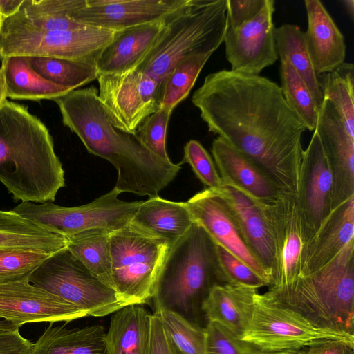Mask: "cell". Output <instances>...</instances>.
Listing matches in <instances>:
<instances>
[{
    "mask_svg": "<svg viewBox=\"0 0 354 354\" xmlns=\"http://www.w3.org/2000/svg\"><path fill=\"white\" fill-rule=\"evenodd\" d=\"M333 180L332 210L354 196V138L333 104L324 98L315 129Z\"/></svg>",
    "mask_w": 354,
    "mask_h": 354,
    "instance_id": "e0dca14e",
    "label": "cell"
},
{
    "mask_svg": "<svg viewBox=\"0 0 354 354\" xmlns=\"http://www.w3.org/2000/svg\"><path fill=\"white\" fill-rule=\"evenodd\" d=\"M4 321H5V320H3V319H0V324H1V323H2V322H3Z\"/></svg>",
    "mask_w": 354,
    "mask_h": 354,
    "instance_id": "11a10c76",
    "label": "cell"
},
{
    "mask_svg": "<svg viewBox=\"0 0 354 354\" xmlns=\"http://www.w3.org/2000/svg\"><path fill=\"white\" fill-rule=\"evenodd\" d=\"M186 204L194 223L202 227L216 245L252 268L270 287L272 286V279L245 245L222 201L211 189L196 194Z\"/></svg>",
    "mask_w": 354,
    "mask_h": 354,
    "instance_id": "ffe728a7",
    "label": "cell"
},
{
    "mask_svg": "<svg viewBox=\"0 0 354 354\" xmlns=\"http://www.w3.org/2000/svg\"><path fill=\"white\" fill-rule=\"evenodd\" d=\"M7 100L3 83L1 79V77L0 75V106L2 105V104Z\"/></svg>",
    "mask_w": 354,
    "mask_h": 354,
    "instance_id": "816d5d0a",
    "label": "cell"
},
{
    "mask_svg": "<svg viewBox=\"0 0 354 354\" xmlns=\"http://www.w3.org/2000/svg\"><path fill=\"white\" fill-rule=\"evenodd\" d=\"M281 89L283 97L306 129L315 130L319 108L305 82L289 62L281 60Z\"/></svg>",
    "mask_w": 354,
    "mask_h": 354,
    "instance_id": "d590c367",
    "label": "cell"
},
{
    "mask_svg": "<svg viewBox=\"0 0 354 354\" xmlns=\"http://www.w3.org/2000/svg\"><path fill=\"white\" fill-rule=\"evenodd\" d=\"M308 27L306 46L317 75L333 71L344 62V37L319 0H305Z\"/></svg>",
    "mask_w": 354,
    "mask_h": 354,
    "instance_id": "7402d4cb",
    "label": "cell"
},
{
    "mask_svg": "<svg viewBox=\"0 0 354 354\" xmlns=\"http://www.w3.org/2000/svg\"><path fill=\"white\" fill-rule=\"evenodd\" d=\"M163 24L160 21L115 31L111 41L96 59L99 75L133 70L149 51Z\"/></svg>",
    "mask_w": 354,
    "mask_h": 354,
    "instance_id": "cb8c5ba5",
    "label": "cell"
},
{
    "mask_svg": "<svg viewBox=\"0 0 354 354\" xmlns=\"http://www.w3.org/2000/svg\"><path fill=\"white\" fill-rule=\"evenodd\" d=\"M113 188L80 206L63 207L53 202H21L12 211L37 226L65 238L91 229L118 230L131 222L141 201L120 200Z\"/></svg>",
    "mask_w": 354,
    "mask_h": 354,
    "instance_id": "30bf717a",
    "label": "cell"
},
{
    "mask_svg": "<svg viewBox=\"0 0 354 354\" xmlns=\"http://www.w3.org/2000/svg\"><path fill=\"white\" fill-rule=\"evenodd\" d=\"M188 163L197 178L209 189L223 186V183L214 162L203 146L196 140H191L184 147L181 164Z\"/></svg>",
    "mask_w": 354,
    "mask_h": 354,
    "instance_id": "7bdbcfd3",
    "label": "cell"
},
{
    "mask_svg": "<svg viewBox=\"0 0 354 354\" xmlns=\"http://www.w3.org/2000/svg\"><path fill=\"white\" fill-rule=\"evenodd\" d=\"M228 28L227 0H185L164 19L154 44L136 68L161 87L183 59L209 55L224 41Z\"/></svg>",
    "mask_w": 354,
    "mask_h": 354,
    "instance_id": "8992f818",
    "label": "cell"
},
{
    "mask_svg": "<svg viewBox=\"0 0 354 354\" xmlns=\"http://www.w3.org/2000/svg\"><path fill=\"white\" fill-rule=\"evenodd\" d=\"M33 343L22 337L19 328L4 321L0 324V354H30Z\"/></svg>",
    "mask_w": 354,
    "mask_h": 354,
    "instance_id": "ee69618b",
    "label": "cell"
},
{
    "mask_svg": "<svg viewBox=\"0 0 354 354\" xmlns=\"http://www.w3.org/2000/svg\"><path fill=\"white\" fill-rule=\"evenodd\" d=\"M67 239L49 232L12 211L0 210V249L53 254Z\"/></svg>",
    "mask_w": 354,
    "mask_h": 354,
    "instance_id": "f546056e",
    "label": "cell"
},
{
    "mask_svg": "<svg viewBox=\"0 0 354 354\" xmlns=\"http://www.w3.org/2000/svg\"><path fill=\"white\" fill-rule=\"evenodd\" d=\"M112 232L91 229L67 238V249L100 281L114 289L110 250Z\"/></svg>",
    "mask_w": 354,
    "mask_h": 354,
    "instance_id": "4dcf8cb0",
    "label": "cell"
},
{
    "mask_svg": "<svg viewBox=\"0 0 354 354\" xmlns=\"http://www.w3.org/2000/svg\"><path fill=\"white\" fill-rule=\"evenodd\" d=\"M304 349V354H354V341L324 338L315 341Z\"/></svg>",
    "mask_w": 354,
    "mask_h": 354,
    "instance_id": "bcb514c9",
    "label": "cell"
},
{
    "mask_svg": "<svg viewBox=\"0 0 354 354\" xmlns=\"http://www.w3.org/2000/svg\"><path fill=\"white\" fill-rule=\"evenodd\" d=\"M158 313L170 354H205V328L190 323L174 312Z\"/></svg>",
    "mask_w": 354,
    "mask_h": 354,
    "instance_id": "8d00e7d4",
    "label": "cell"
},
{
    "mask_svg": "<svg viewBox=\"0 0 354 354\" xmlns=\"http://www.w3.org/2000/svg\"><path fill=\"white\" fill-rule=\"evenodd\" d=\"M98 97L115 128L136 134L138 127L160 104V86L142 71L100 74Z\"/></svg>",
    "mask_w": 354,
    "mask_h": 354,
    "instance_id": "7c38bea8",
    "label": "cell"
},
{
    "mask_svg": "<svg viewBox=\"0 0 354 354\" xmlns=\"http://www.w3.org/2000/svg\"><path fill=\"white\" fill-rule=\"evenodd\" d=\"M215 165L223 186L232 187L261 203L273 201L279 189L250 158L219 137L211 147Z\"/></svg>",
    "mask_w": 354,
    "mask_h": 354,
    "instance_id": "44dd1931",
    "label": "cell"
},
{
    "mask_svg": "<svg viewBox=\"0 0 354 354\" xmlns=\"http://www.w3.org/2000/svg\"><path fill=\"white\" fill-rule=\"evenodd\" d=\"M32 68L55 84L71 90L97 79L95 62L44 57H26Z\"/></svg>",
    "mask_w": 354,
    "mask_h": 354,
    "instance_id": "836d02e7",
    "label": "cell"
},
{
    "mask_svg": "<svg viewBox=\"0 0 354 354\" xmlns=\"http://www.w3.org/2000/svg\"><path fill=\"white\" fill-rule=\"evenodd\" d=\"M339 2L342 3L347 14L350 17L352 21L354 19V1L353 0H340Z\"/></svg>",
    "mask_w": 354,
    "mask_h": 354,
    "instance_id": "f907efd6",
    "label": "cell"
},
{
    "mask_svg": "<svg viewBox=\"0 0 354 354\" xmlns=\"http://www.w3.org/2000/svg\"><path fill=\"white\" fill-rule=\"evenodd\" d=\"M258 289L229 283L216 285L202 306L207 322L223 325L243 337L251 319Z\"/></svg>",
    "mask_w": 354,
    "mask_h": 354,
    "instance_id": "d4e9b609",
    "label": "cell"
},
{
    "mask_svg": "<svg viewBox=\"0 0 354 354\" xmlns=\"http://www.w3.org/2000/svg\"><path fill=\"white\" fill-rule=\"evenodd\" d=\"M172 110L160 107L148 116L136 134L149 151L161 159L170 162L165 147L166 131Z\"/></svg>",
    "mask_w": 354,
    "mask_h": 354,
    "instance_id": "f35d334b",
    "label": "cell"
},
{
    "mask_svg": "<svg viewBox=\"0 0 354 354\" xmlns=\"http://www.w3.org/2000/svg\"><path fill=\"white\" fill-rule=\"evenodd\" d=\"M274 3L266 0L254 18L237 28H227L223 42L231 71L259 75L277 60L273 23Z\"/></svg>",
    "mask_w": 354,
    "mask_h": 354,
    "instance_id": "5bb4252c",
    "label": "cell"
},
{
    "mask_svg": "<svg viewBox=\"0 0 354 354\" xmlns=\"http://www.w3.org/2000/svg\"><path fill=\"white\" fill-rule=\"evenodd\" d=\"M192 102L209 132L253 161L280 191L297 194L306 129L278 84L223 69L205 77Z\"/></svg>",
    "mask_w": 354,
    "mask_h": 354,
    "instance_id": "6da1fadb",
    "label": "cell"
},
{
    "mask_svg": "<svg viewBox=\"0 0 354 354\" xmlns=\"http://www.w3.org/2000/svg\"><path fill=\"white\" fill-rule=\"evenodd\" d=\"M305 349H287L281 351H260L257 350L254 354H304Z\"/></svg>",
    "mask_w": 354,
    "mask_h": 354,
    "instance_id": "681fc988",
    "label": "cell"
},
{
    "mask_svg": "<svg viewBox=\"0 0 354 354\" xmlns=\"http://www.w3.org/2000/svg\"><path fill=\"white\" fill-rule=\"evenodd\" d=\"M54 101L63 124L78 136L87 151L116 169L114 188L120 193L157 196L180 171V162L161 159L143 145L136 134L115 128L95 86L74 89Z\"/></svg>",
    "mask_w": 354,
    "mask_h": 354,
    "instance_id": "7a4b0ae2",
    "label": "cell"
},
{
    "mask_svg": "<svg viewBox=\"0 0 354 354\" xmlns=\"http://www.w3.org/2000/svg\"><path fill=\"white\" fill-rule=\"evenodd\" d=\"M28 279L87 316L103 317L131 305L97 279L67 248L49 255Z\"/></svg>",
    "mask_w": 354,
    "mask_h": 354,
    "instance_id": "9c48e42d",
    "label": "cell"
},
{
    "mask_svg": "<svg viewBox=\"0 0 354 354\" xmlns=\"http://www.w3.org/2000/svg\"><path fill=\"white\" fill-rule=\"evenodd\" d=\"M73 304L27 279L0 283V319L19 328L31 322H66L86 317Z\"/></svg>",
    "mask_w": 354,
    "mask_h": 354,
    "instance_id": "2e32d148",
    "label": "cell"
},
{
    "mask_svg": "<svg viewBox=\"0 0 354 354\" xmlns=\"http://www.w3.org/2000/svg\"><path fill=\"white\" fill-rule=\"evenodd\" d=\"M49 255L42 252L0 249V277L13 280L27 279Z\"/></svg>",
    "mask_w": 354,
    "mask_h": 354,
    "instance_id": "b9f144b4",
    "label": "cell"
},
{
    "mask_svg": "<svg viewBox=\"0 0 354 354\" xmlns=\"http://www.w3.org/2000/svg\"><path fill=\"white\" fill-rule=\"evenodd\" d=\"M354 241V196L333 209L308 245L299 276L317 271Z\"/></svg>",
    "mask_w": 354,
    "mask_h": 354,
    "instance_id": "603a6c76",
    "label": "cell"
},
{
    "mask_svg": "<svg viewBox=\"0 0 354 354\" xmlns=\"http://www.w3.org/2000/svg\"><path fill=\"white\" fill-rule=\"evenodd\" d=\"M260 203L277 250L278 268L272 286H286L300 275L306 248L297 196L279 191L273 201Z\"/></svg>",
    "mask_w": 354,
    "mask_h": 354,
    "instance_id": "4fadbf2b",
    "label": "cell"
},
{
    "mask_svg": "<svg viewBox=\"0 0 354 354\" xmlns=\"http://www.w3.org/2000/svg\"><path fill=\"white\" fill-rule=\"evenodd\" d=\"M216 251L224 283L255 289L264 286L270 287L268 283L252 268L216 244Z\"/></svg>",
    "mask_w": 354,
    "mask_h": 354,
    "instance_id": "ab89813d",
    "label": "cell"
},
{
    "mask_svg": "<svg viewBox=\"0 0 354 354\" xmlns=\"http://www.w3.org/2000/svg\"><path fill=\"white\" fill-rule=\"evenodd\" d=\"M170 245L132 222L111 233L112 278L122 299L140 305L151 300Z\"/></svg>",
    "mask_w": 354,
    "mask_h": 354,
    "instance_id": "52a82bcc",
    "label": "cell"
},
{
    "mask_svg": "<svg viewBox=\"0 0 354 354\" xmlns=\"http://www.w3.org/2000/svg\"><path fill=\"white\" fill-rule=\"evenodd\" d=\"M12 281H15V280L8 279V278H5V277H0V283H4V282Z\"/></svg>",
    "mask_w": 354,
    "mask_h": 354,
    "instance_id": "f5cc1de1",
    "label": "cell"
},
{
    "mask_svg": "<svg viewBox=\"0 0 354 354\" xmlns=\"http://www.w3.org/2000/svg\"><path fill=\"white\" fill-rule=\"evenodd\" d=\"M211 189L222 201L244 243L270 277L273 286L278 268L277 250L260 202L230 187Z\"/></svg>",
    "mask_w": 354,
    "mask_h": 354,
    "instance_id": "ac0fdd59",
    "label": "cell"
},
{
    "mask_svg": "<svg viewBox=\"0 0 354 354\" xmlns=\"http://www.w3.org/2000/svg\"><path fill=\"white\" fill-rule=\"evenodd\" d=\"M323 97L339 113L350 135L354 138V65L344 62L333 71L318 75Z\"/></svg>",
    "mask_w": 354,
    "mask_h": 354,
    "instance_id": "e575fe53",
    "label": "cell"
},
{
    "mask_svg": "<svg viewBox=\"0 0 354 354\" xmlns=\"http://www.w3.org/2000/svg\"><path fill=\"white\" fill-rule=\"evenodd\" d=\"M86 0H23L18 11L33 26L48 30L71 31L88 26L72 15L85 6Z\"/></svg>",
    "mask_w": 354,
    "mask_h": 354,
    "instance_id": "d6a6232c",
    "label": "cell"
},
{
    "mask_svg": "<svg viewBox=\"0 0 354 354\" xmlns=\"http://www.w3.org/2000/svg\"><path fill=\"white\" fill-rule=\"evenodd\" d=\"M221 284L224 282L216 244L202 227L193 223L170 246L151 300L155 312H174L205 328L203 304L212 288Z\"/></svg>",
    "mask_w": 354,
    "mask_h": 354,
    "instance_id": "277c9868",
    "label": "cell"
},
{
    "mask_svg": "<svg viewBox=\"0 0 354 354\" xmlns=\"http://www.w3.org/2000/svg\"><path fill=\"white\" fill-rule=\"evenodd\" d=\"M149 354H170L158 313L151 315V338Z\"/></svg>",
    "mask_w": 354,
    "mask_h": 354,
    "instance_id": "7dc6e473",
    "label": "cell"
},
{
    "mask_svg": "<svg viewBox=\"0 0 354 354\" xmlns=\"http://www.w3.org/2000/svg\"><path fill=\"white\" fill-rule=\"evenodd\" d=\"M266 0H227L228 28H235L254 18Z\"/></svg>",
    "mask_w": 354,
    "mask_h": 354,
    "instance_id": "f6af8a7d",
    "label": "cell"
},
{
    "mask_svg": "<svg viewBox=\"0 0 354 354\" xmlns=\"http://www.w3.org/2000/svg\"><path fill=\"white\" fill-rule=\"evenodd\" d=\"M114 33L92 26L71 31L42 29L28 22L17 10L3 19L0 60L10 56H24L95 62Z\"/></svg>",
    "mask_w": 354,
    "mask_h": 354,
    "instance_id": "ba28073f",
    "label": "cell"
},
{
    "mask_svg": "<svg viewBox=\"0 0 354 354\" xmlns=\"http://www.w3.org/2000/svg\"><path fill=\"white\" fill-rule=\"evenodd\" d=\"M1 61L0 75L6 97L54 100L73 91L43 78L32 68L26 57L10 56Z\"/></svg>",
    "mask_w": 354,
    "mask_h": 354,
    "instance_id": "f1b7e54d",
    "label": "cell"
},
{
    "mask_svg": "<svg viewBox=\"0 0 354 354\" xmlns=\"http://www.w3.org/2000/svg\"><path fill=\"white\" fill-rule=\"evenodd\" d=\"M30 354H109L106 332L102 325L68 329L50 323Z\"/></svg>",
    "mask_w": 354,
    "mask_h": 354,
    "instance_id": "4316f807",
    "label": "cell"
},
{
    "mask_svg": "<svg viewBox=\"0 0 354 354\" xmlns=\"http://www.w3.org/2000/svg\"><path fill=\"white\" fill-rule=\"evenodd\" d=\"M0 182L14 200L53 202L65 185L64 171L46 125L26 106H0Z\"/></svg>",
    "mask_w": 354,
    "mask_h": 354,
    "instance_id": "3957f363",
    "label": "cell"
},
{
    "mask_svg": "<svg viewBox=\"0 0 354 354\" xmlns=\"http://www.w3.org/2000/svg\"><path fill=\"white\" fill-rule=\"evenodd\" d=\"M324 338L354 337L316 327L299 313L257 293L249 325L242 339L260 351L304 348Z\"/></svg>",
    "mask_w": 354,
    "mask_h": 354,
    "instance_id": "8fae6325",
    "label": "cell"
},
{
    "mask_svg": "<svg viewBox=\"0 0 354 354\" xmlns=\"http://www.w3.org/2000/svg\"><path fill=\"white\" fill-rule=\"evenodd\" d=\"M333 189V175L319 137L314 131L307 148L304 150L297 192L303 222L305 251L332 212Z\"/></svg>",
    "mask_w": 354,
    "mask_h": 354,
    "instance_id": "9a60e30c",
    "label": "cell"
},
{
    "mask_svg": "<svg viewBox=\"0 0 354 354\" xmlns=\"http://www.w3.org/2000/svg\"><path fill=\"white\" fill-rule=\"evenodd\" d=\"M3 19V17L0 14V28H1Z\"/></svg>",
    "mask_w": 354,
    "mask_h": 354,
    "instance_id": "db71d44e",
    "label": "cell"
},
{
    "mask_svg": "<svg viewBox=\"0 0 354 354\" xmlns=\"http://www.w3.org/2000/svg\"><path fill=\"white\" fill-rule=\"evenodd\" d=\"M185 0H86L72 18L88 26L119 31L160 21Z\"/></svg>",
    "mask_w": 354,
    "mask_h": 354,
    "instance_id": "d6986e66",
    "label": "cell"
},
{
    "mask_svg": "<svg viewBox=\"0 0 354 354\" xmlns=\"http://www.w3.org/2000/svg\"><path fill=\"white\" fill-rule=\"evenodd\" d=\"M3 323V322H2Z\"/></svg>",
    "mask_w": 354,
    "mask_h": 354,
    "instance_id": "9f6ffc18",
    "label": "cell"
},
{
    "mask_svg": "<svg viewBox=\"0 0 354 354\" xmlns=\"http://www.w3.org/2000/svg\"><path fill=\"white\" fill-rule=\"evenodd\" d=\"M354 241L325 266L263 295L317 328L354 337Z\"/></svg>",
    "mask_w": 354,
    "mask_h": 354,
    "instance_id": "5b68a950",
    "label": "cell"
},
{
    "mask_svg": "<svg viewBox=\"0 0 354 354\" xmlns=\"http://www.w3.org/2000/svg\"><path fill=\"white\" fill-rule=\"evenodd\" d=\"M23 0H0V14L7 17L15 13Z\"/></svg>",
    "mask_w": 354,
    "mask_h": 354,
    "instance_id": "c3c4849f",
    "label": "cell"
},
{
    "mask_svg": "<svg viewBox=\"0 0 354 354\" xmlns=\"http://www.w3.org/2000/svg\"><path fill=\"white\" fill-rule=\"evenodd\" d=\"M205 354H254L258 350L215 322L205 327Z\"/></svg>",
    "mask_w": 354,
    "mask_h": 354,
    "instance_id": "60d3db41",
    "label": "cell"
},
{
    "mask_svg": "<svg viewBox=\"0 0 354 354\" xmlns=\"http://www.w3.org/2000/svg\"><path fill=\"white\" fill-rule=\"evenodd\" d=\"M151 327V314L140 304L114 312L106 333L109 354H149Z\"/></svg>",
    "mask_w": 354,
    "mask_h": 354,
    "instance_id": "484cf974",
    "label": "cell"
},
{
    "mask_svg": "<svg viewBox=\"0 0 354 354\" xmlns=\"http://www.w3.org/2000/svg\"><path fill=\"white\" fill-rule=\"evenodd\" d=\"M276 48L280 60L285 59L293 67L311 93L318 108L324 97L316 74L308 55L304 32L295 24H285L275 28Z\"/></svg>",
    "mask_w": 354,
    "mask_h": 354,
    "instance_id": "1f68e13d",
    "label": "cell"
},
{
    "mask_svg": "<svg viewBox=\"0 0 354 354\" xmlns=\"http://www.w3.org/2000/svg\"><path fill=\"white\" fill-rule=\"evenodd\" d=\"M131 222L166 239L171 245L194 223L186 202L167 201L158 196L141 201Z\"/></svg>",
    "mask_w": 354,
    "mask_h": 354,
    "instance_id": "83f0119b",
    "label": "cell"
},
{
    "mask_svg": "<svg viewBox=\"0 0 354 354\" xmlns=\"http://www.w3.org/2000/svg\"><path fill=\"white\" fill-rule=\"evenodd\" d=\"M209 55H193L180 61L160 87L161 107L173 109L188 95Z\"/></svg>",
    "mask_w": 354,
    "mask_h": 354,
    "instance_id": "74e56055",
    "label": "cell"
}]
</instances>
